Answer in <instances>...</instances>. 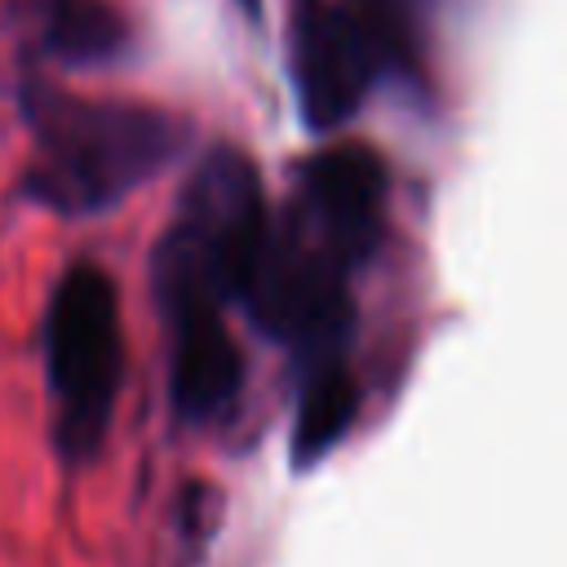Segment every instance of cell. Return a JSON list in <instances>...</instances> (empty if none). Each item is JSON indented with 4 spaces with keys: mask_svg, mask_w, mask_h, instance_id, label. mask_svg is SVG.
I'll use <instances>...</instances> for the list:
<instances>
[{
    "mask_svg": "<svg viewBox=\"0 0 567 567\" xmlns=\"http://www.w3.org/2000/svg\"><path fill=\"white\" fill-rule=\"evenodd\" d=\"M40 40L71 66H106L128 53L133 31L111 0H40Z\"/></svg>",
    "mask_w": 567,
    "mask_h": 567,
    "instance_id": "52a82bcc",
    "label": "cell"
},
{
    "mask_svg": "<svg viewBox=\"0 0 567 567\" xmlns=\"http://www.w3.org/2000/svg\"><path fill=\"white\" fill-rule=\"evenodd\" d=\"M235 4H239L248 18H257V13H261V0H235Z\"/></svg>",
    "mask_w": 567,
    "mask_h": 567,
    "instance_id": "9c48e42d",
    "label": "cell"
},
{
    "mask_svg": "<svg viewBox=\"0 0 567 567\" xmlns=\"http://www.w3.org/2000/svg\"><path fill=\"white\" fill-rule=\"evenodd\" d=\"M270 230V199L257 164L239 146H213L186 177L177 213L155 248L159 292H199L226 310L244 301Z\"/></svg>",
    "mask_w": 567,
    "mask_h": 567,
    "instance_id": "7a4b0ae2",
    "label": "cell"
},
{
    "mask_svg": "<svg viewBox=\"0 0 567 567\" xmlns=\"http://www.w3.org/2000/svg\"><path fill=\"white\" fill-rule=\"evenodd\" d=\"M31 164L22 195L58 217H97L155 182L190 142L173 111L120 97H80L44 80L22 84Z\"/></svg>",
    "mask_w": 567,
    "mask_h": 567,
    "instance_id": "6da1fadb",
    "label": "cell"
},
{
    "mask_svg": "<svg viewBox=\"0 0 567 567\" xmlns=\"http://www.w3.org/2000/svg\"><path fill=\"white\" fill-rule=\"evenodd\" d=\"M40 350L58 452L71 465H84L111 434L124 381L120 292L102 266L75 261L62 270L40 319Z\"/></svg>",
    "mask_w": 567,
    "mask_h": 567,
    "instance_id": "3957f363",
    "label": "cell"
},
{
    "mask_svg": "<svg viewBox=\"0 0 567 567\" xmlns=\"http://www.w3.org/2000/svg\"><path fill=\"white\" fill-rule=\"evenodd\" d=\"M354 421V377L350 363L341 368H319V372H297V408H292V430H288V452L297 470L319 465L350 430Z\"/></svg>",
    "mask_w": 567,
    "mask_h": 567,
    "instance_id": "ba28073f",
    "label": "cell"
},
{
    "mask_svg": "<svg viewBox=\"0 0 567 567\" xmlns=\"http://www.w3.org/2000/svg\"><path fill=\"white\" fill-rule=\"evenodd\" d=\"M168 328V399L182 425H217L244 394V350L226 306L199 292H159Z\"/></svg>",
    "mask_w": 567,
    "mask_h": 567,
    "instance_id": "5b68a950",
    "label": "cell"
},
{
    "mask_svg": "<svg viewBox=\"0 0 567 567\" xmlns=\"http://www.w3.org/2000/svg\"><path fill=\"white\" fill-rule=\"evenodd\" d=\"M377 53L350 4L292 0L288 13V84L310 133L341 128L368 97Z\"/></svg>",
    "mask_w": 567,
    "mask_h": 567,
    "instance_id": "277c9868",
    "label": "cell"
},
{
    "mask_svg": "<svg viewBox=\"0 0 567 567\" xmlns=\"http://www.w3.org/2000/svg\"><path fill=\"white\" fill-rule=\"evenodd\" d=\"M385 168L368 146H328L292 173L284 213L328 244L346 266H359L381 239Z\"/></svg>",
    "mask_w": 567,
    "mask_h": 567,
    "instance_id": "8992f818",
    "label": "cell"
}]
</instances>
